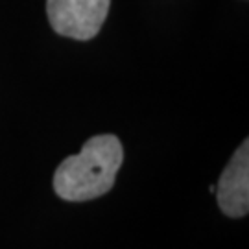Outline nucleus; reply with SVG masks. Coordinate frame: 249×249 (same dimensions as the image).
I'll list each match as a JSON object with an SVG mask.
<instances>
[{"mask_svg":"<svg viewBox=\"0 0 249 249\" xmlns=\"http://www.w3.org/2000/svg\"><path fill=\"white\" fill-rule=\"evenodd\" d=\"M122 160L124 150L115 135H96L78 155L67 157L57 166L53 190L65 201H89L104 196L115 185Z\"/></svg>","mask_w":249,"mask_h":249,"instance_id":"f257e3e1","label":"nucleus"},{"mask_svg":"<svg viewBox=\"0 0 249 249\" xmlns=\"http://www.w3.org/2000/svg\"><path fill=\"white\" fill-rule=\"evenodd\" d=\"M111 0H46L50 26L63 37L89 41L98 36Z\"/></svg>","mask_w":249,"mask_h":249,"instance_id":"f03ea898","label":"nucleus"},{"mask_svg":"<svg viewBox=\"0 0 249 249\" xmlns=\"http://www.w3.org/2000/svg\"><path fill=\"white\" fill-rule=\"evenodd\" d=\"M218 205L223 214L242 218L249 211V142L244 141L234 151L229 164L220 176L218 187H214Z\"/></svg>","mask_w":249,"mask_h":249,"instance_id":"7ed1b4c3","label":"nucleus"}]
</instances>
